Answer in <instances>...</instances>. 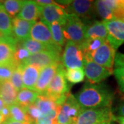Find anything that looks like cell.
I'll return each instance as SVG.
<instances>
[{"label": "cell", "instance_id": "19", "mask_svg": "<svg viewBox=\"0 0 124 124\" xmlns=\"http://www.w3.org/2000/svg\"><path fill=\"white\" fill-rule=\"evenodd\" d=\"M40 10L41 6L35 1H26L17 17L28 22H36L40 17Z\"/></svg>", "mask_w": 124, "mask_h": 124}, {"label": "cell", "instance_id": "13", "mask_svg": "<svg viewBox=\"0 0 124 124\" xmlns=\"http://www.w3.org/2000/svg\"><path fill=\"white\" fill-rule=\"evenodd\" d=\"M35 104L42 115L52 120L57 119L62 107V106H57L51 98L44 94L38 95Z\"/></svg>", "mask_w": 124, "mask_h": 124}, {"label": "cell", "instance_id": "21", "mask_svg": "<svg viewBox=\"0 0 124 124\" xmlns=\"http://www.w3.org/2000/svg\"><path fill=\"white\" fill-rule=\"evenodd\" d=\"M17 42L22 47L28 50L31 54L38 53L40 52L48 50H51V49H57V50H62V48L59 47L57 44H44L39 42L37 41L32 39L31 38H28V39L22 41H17Z\"/></svg>", "mask_w": 124, "mask_h": 124}, {"label": "cell", "instance_id": "26", "mask_svg": "<svg viewBox=\"0 0 124 124\" xmlns=\"http://www.w3.org/2000/svg\"><path fill=\"white\" fill-rule=\"evenodd\" d=\"M8 108L10 111V119L16 121H19V122L35 123V122L31 121L30 118L27 115L25 109L17 105V103L10 106H8Z\"/></svg>", "mask_w": 124, "mask_h": 124}, {"label": "cell", "instance_id": "33", "mask_svg": "<svg viewBox=\"0 0 124 124\" xmlns=\"http://www.w3.org/2000/svg\"><path fill=\"white\" fill-rule=\"evenodd\" d=\"M10 82L12 84L14 88L19 91L23 88L22 81V66L19 65L14 70L13 75L10 79Z\"/></svg>", "mask_w": 124, "mask_h": 124}, {"label": "cell", "instance_id": "32", "mask_svg": "<svg viewBox=\"0 0 124 124\" xmlns=\"http://www.w3.org/2000/svg\"><path fill=\"white\" fill-rule=\"evenodd\" d=\"M19 65L16 62L0 65V82L9 81L14 70Z\"/></svg>", "mask_w": 124, "mask_h": 124}, {"label": "cell", "instance_id": "38", "mask_svg": "<svg viewBox=\"0 0 124 124\" xmlns=\"http://www.w3.org/2000/svg\"><path fill=\"white\" fill-rule=\"evenodd\" d=\"M54 120H52L42 115L35 121V124H53Z\"/></svg>", "mask_w": 124, "mask_h": 124}, {"label": "cell", "instance_id": "9", "mask_svg": "<svg viewBox=\"0 0 124 124\" xmlns=\"http://www.w3.org/2000/svg\"><path fill=\"white\" fill-rule=\"evenodd\" d=\"M67 15L64 8L55 1L53 4L41 6L39 17L48 26L54 22L60 23L63 26L66 22Z\"/></svg>", "mask_w": 124, "mask_h": 124}, {"label": "cell", "instance_id": "40", "mask_svg": "<svg viewBox=\"0 0 124 124\" xmlns=\"http://www.w3.org/2000/svg\"><path fill=\"white\" fill-rule=\"evenodd\" d=\"M35 1L40 6H44L53 4L54 3H55V1H52V0H39V1Z\"/></svg>", "mask_w": 124, "mask_h": 124}, {"label": "cell", "instance_id": "49", "mask_svg": "<svg viewBox=\"0 0 124 124\" xmlns=\"http://www.w3.org/2000/svg\"><path fill=\"white\" fill-rule=\"evenodd\" d=\"M2 4H3V1H0V6L2 5Z\"/></svg>", "mask_w": 124, "mask_h": 124}, {"label": "cell", "instance_id": "42", "mask_svg": "<svg viewBox=\"0 0 124 124\" xmlns=\"http://www.w3.org/2000/svg\"><path fill=\"white\" fill-rule=\"evenodd\" d=\"M118 114L119 116L124 117V102H123L118 108Z\"/></svg>", "mask_w": 124, "mask_h": 124}, {"label": "cell", "instance_id": "43", "mask_svg": "<svg viewBox=\"0 0 124 124\" xmlns=\"http://www.w3.org/2000/svg\"><path fill=\"white\" fill-rule=\"evenodd\" d=\"M116 121H117L119 124H124V117L122 116H118L116 118Z\"/></svg>", "mask_w": 124, "mask_h": 124}, {"label": "cell", "instance_id": "15", "mask_svg": "<svg viewBox=\"0 0 124 124\" xmlns=\"http://www.w3.org/2000/svg\"><path fill=\"white\" fill-rule=\"evenodd\" d=\"M62 62H59L42 68L40 71L39 75L35 87V91L39 94H44L46 89L50 84L51 80L55 75L58 68Z\"/></svg>", "mask_w": 124, "mask_h": 124}, {"label": "cell", "instance_id": "27", "mask_svg": "<svg viewBox=\"0 0 124 124\" xmlns=\"http://www.w3.org/2000/svg\"><path fill=\"white\" fill-rule=\"evenodd\" d=\"M54 43L62 48L65 44L66 39L63 35V25L60 23L54 22L49 26Z\"/></svg>", "mask_w": 124, "mask_h": 124}, {"label": "cell", "instance_id": "12", "mask_svg": "<svg viewBox=\"0 0 124 124\" xmlns=\"http://www.w3.org/2000/svg\"><path fill=\"white\" fill-rule=\"evenodd\" d=\"M67 14H73L79 18L89 19L93 17L95 11L93 1L75 0L71 1L70 4L65 8Z\"/></svg>", "mask_w": 124, "mask_h": 124}, {"label": "cell", "instance_id": "45", "mask_svg": "<svg viewBox=\"0 0 124 124\" xmlns=\"http://www.w3.org/2000/svg\"><path fill=\"white\" fill-rule=\"evenodd\" d=\"M5 120L3 117V116L1 115V114L0 113V124H3V123L4 122Z\"/></svg>", "mask_w": 124, "mask_h": 124}, {"label": "cell", "instance_id": "20", "mask_svg": "<svg viewBox=\"0 0 124 124\" xmlns=\"http://www.w3.org/2000/svg\"><path fill=\"white\" fill-rule=\"evenodd\" d=\"M108 32L103 21H94L88 26H85V39L100 38L107 39Z\"/></svg>", "mask_w": 124, "mask_h": 124}, {"label": "cell", "instance_id": "22", "mask_svg": "<svg viewBox=\"0 0 124 124\" xmlns=\"http://www.w3.org/2000/svg\"><path fill=\"white\" fill-rule=\"evenodd\" d=\"M17 91L10 81L0 82V98L5 106H10L16 103Z\"/></svg>", "mask_w": 124, "mask_h": 124}, {"label": "cell", "instance_id": "18", "mask_svg": "<svg viewBox=\"0 0 124 124\" xmlns=\"http://www.w3.org/2000/svg\"><path fill=\"white\" fill-rule=\"evenodd\" d=\"M40 69L34 65H27L22 66V81L23 88L35 90V87L39 75Z\"/></svg>", "mask_w": 124, "mask_h": 124}, {"label": "cell", "instance_id": "37", "mask_svg": "<svg viewBox=\"0 0 124 124\" xmlns=\"http://www.w3.org/2000/svg\"><path fill=\"white\" fill-rule=\"evenodd\" d=\"M114 64L115 66V68L124 66V54L121 53H116Z\"/></svg>", "mask_w": 124, "mask_h": 124}, {"label": "cell", "instance_id": "25", "mask_svg": "<svg viewBox=\"0 0 124 124\" xmlns=\"http://www.w3.org/2000/svg\"><path fill=\"white\" fill-rule=\"evenodd\" d=\"M12 19L6 12L3 4L0 6V32L6 37H12Z\"/></svg>", "mask_w": 124, "mask_h": 124}, {"label": "cell", "instance_id": "3", "mask_svg": "<svg viewBox=\"0 0 124 124\" xmlns=\"http://www.w3.org/2000/svg\"><path fill=\"white\" fill-rule=\"evenodd\" d=\"M111 107L82 108L73 124H101L116 121Z\"/></svg>", "mask_w": 124, "mask_h": 124}, {"label": "cell", "instance_id": "14", "mask_svg": "<svg viewBox=\"0 0 124 124\" xmlns=\"http://www.w3.org/2000/svg\"><path fill=\"white\" fill-rule=\"evenodd\" d=\"M17 41L13 37L3 36L0 38V65L8 64L14 60Z\"/></svg>", "mask_w": 124, "mask_h": 124}, {"label": "cell", "instance_id": "17", "mask_svg": "<svg viewBox=\"0 0 124 124\" xmlns=\"http://www.w3.org/2000/svg\"><path fill=\"white\" fill-rule=\"evenodd\" d=\"M35 22H28L16 17L12 19V37L17 41H22L30 38V32L32 26Z\"/></svg>", "mask_w": 124, "mask_h": 124}, {"label": "cell", "instance_id": "6", "mask_svg": "<svg viewBox=\"0 0 124 124\" xmlns=\"http://www.w3.org/2000/svg\"><path fill=\"white\" fill-rule=\"evenodd\" d=\"M81 109L75 96L69 93L65 101L62 105L57 118L58 124H73Z\"/></svg>", "mask_w": 124, "mask_h": 124}, {"label": "cell", "instance_id": "34", "mask_svg": "<svg viewBox=\"0 0 124 124\" xmlns=\"http://www.w3.org/2000/svg\"><path fill=\"white\" fill-rule=\"evenodd\" d=\"M31 54L26 50L25 48L22 47L20 45L18 44H17L16 50L14 54V60L17 63L18 65H21L23 62H24L26 59L29 57Z\"/></svg>", "mask_w": 124, "mask_h": 124}, {"label": "cell", "instance_id": "16", "mask_svg": "<svg viewBox=\"0 0 124 124\" xmlns=\"http://www.w3.org/2000/svg\"><path fill=\"white\" fill-rule=\"evenodd\" d=\"M30 38L44 44H55L52 38L49 27L41 21L33 24L30 32Z\"/></svg>", "mask_w": 124, "mask_h": 124}, {"label": "cell", "instance_id": "36", "mask_svg": "<svg viewBox=\"0 0 124 124\" xmlns=\"http://www.w3.org/2000/svg\"><path fill=\"white\" fill-rule=\"evenodd\" d=\"M113 73L119 84L120 90L124 93V66L115 68Z\"/></svg>", "mask_w": 124, "mask_h": 124}, {"label": "cell", "instance_id": "4", "mask_svg": "<svg viewBox=\"0 0 124 124\" xmlns=\"http://www.w3.org/2000/svg\"><path fill=\"white\" fill-rule=\"evenodd\" d=\"M85 25L82 20L73 14H68L66 23L63 26L65 39L81 45L85 40Z\"/></svg>", "mask_w": 124, "mask_h": 124}, {"label": "cell", "instance_id": "1", "mask_svg": "<svg viewBox=\"0 0 124 124\" xmlns=\"http://www.w3.org/2000/svg\"><path fill=\"white\" fill-rule=\"evenodd\" d=\"M81 108L111 107L114 93L105 84L86 83L75 97Z\"/></svg>", "mask_w": 124, "mask_h": 124}, {"label": "cell", "instance_id": "44", "mask_svg": "<svg viewBox=\"0 0 124 124\" xmlns=\"http://www.w3.org/2000/svg\"><path fill=\"white\" fill-rule=\"evenodd\" d=\"M5 106L4 103L3 102V101L1 100V99L0 98V111L1 110V109Z\"/></svg>", "mask_w": 124, "mask_h": 124}, {"label": "cell", "instance_id": "23", "mask_svg": "<svg viewBox=\"0 0 124 124\" xmlns=\"http://www.w3.org/2000/svg\"><path fill=\"white\" fill-rule=\"evenodd\" d=\"M39 94L35 90L23 88L17 93L16 103L23 108L35 103Z\"/></svg>", "mask_w": 124, "mask_h": 124}, {"label": "cell", "instance_id": "31", "mask_svg": "<svg viewBox=\"0 0 124 124\" xmlns=\"http://www.w3.org/2000/svg\"><path fill=\"white\" fill-rule=\"evenodd\" d=\"M65 77L71 84H78L84 80V71L82 68L66 69L65 71Z\"/></svg>", "mask_w": 124, "mask_h": 124}, {"label": "cell", "instance_id": "46", "mask_svg": "<svg viewBox=\"0 0 124 124\" xmlns=\"http://www.w3.org/2000/svg\"><path fill=\"white\" fill-rule=\"evenodd\" d=\"M53 124H58L57 121V119H56V120H54V121Z\"/></svg>", "mask_w": 124, "mask_h": 124}, {"label": "cell", "instance_id": "7", "mask_svg": "<svg viewBox=\"0 0 124 124\" xmlns=\"http://www.w3.org/2000/svg\"><path fill=\"white\" fill-rule=\"evenodd\" d=\"M62 50L51 49L42 51L38 53L31 54L21 64L24 66L27 65H34L39 67L40 69L53 65L54 63L61 62L60 54Z\"/></svg>", "mask_w": 124, "mask_h": 124}, {"label": "cell", "instance_id": "10", "mask_svg": "<svg viewBox=\"0 0 124 124\" xmlns=\"http://www.w3.org/2000/svg\"><path fill=\"white\" fill-rule=\"evenodd\" d=\"M103 22L108 32L107 40L116 50L124 44V20L115 19Z\"/></svg>", "mask_w": 124, "mask_h": 124}, {"label": "cell", "instance_id": "29", "mask_svg": "<svg viewBox=\"0 0 124 124\" xmlns=\"http://www.w3.org/2000/svg\"><path fill=\"white\" fill-rule=\"evenodd\" d=\"M110 9L115 19L124 20V0H103Z\"/></svg>", "mask_w": 124, "mask_h": 124}, {"label": "cell", "instance_id": "39", "mask_svg": "<svg viewBox=\"0 0 124 124\" xmlns=\"http://www.w3.org/2000/svg\"><path fill=\"white\" fill-rule=\"evenodd\" d=\"M0 113L1 114V115L3 116V117H4L5 121L10 119V111H9L8 106H5L1 109V110L0 111Z\"/></svg>", "mask_w": 124, "mask_h": 124}, {"label": "cell", "instance_id": "11", "mask_svg": "<svg viewBox=\"0 0 124 124\" xmlns=\"http://www.w3.org/2000/svg\"><path fill=\"white\" fill-rule=\"evenodd\" d=\"M84 69L88 83L92 84H99L113 74V70L99 66L92 61H85Z\"/></svg>", "mask_w": 124, "mask_h": 124}, {"label": "cell", "instance_id": "24", "mask_svg": "<svg viewBox=\"0 0 124 124\" xmlns=\"http://www.w3.org/2000/svg\"><path fill=\"white\" fill-rule=\"evenodd\" d=\"M107 39L94 38L85 39L84 41L80 45V47L84 55L85 61H89L90 55L96 50H97Z\"/></svg>", "mask_w": 124, "mask_h": 124}, {"label": "cell", "instance_id": "5", "mask_svg": "<svg viewBox=\"0 0 124 124\" xmlns=\"http://www.w3.org/2000/svg\"><path fill=\"white\" fill-rule=\"evenodd\" d=\"M62 65L66 69L82 68L84 69L85 59L79 45L68 41L62 54Z\"/></svg>", "mask_w": 124, "mask_h": 124}, {"label": "cell", "instance_id": "35", "mask_svg": "<svg viewBox=\"0 0 124 124\" xmlns=\"http://www.w3.org/2000/svg\"><path fill=\"white\" fill-rule=\"evenodd\" d=\"M24 109H25V110L28 116L30 118L31 121H32V122H35L37 120L42 116L41 112L39 110V108L36 106V105L35 103L27 106Z\"/></svg>", "mask_w": 124, "mask_h": 124}, {"label": "cell", "instance_id": "30", "mask_svg": "<svg viewBox=\"0 0 124 124\" xmlns=\"http://www.w3.org/2000/svg\"><path fill=\"white\" fill-rule=\"evenodd\" d=\"M95 11L103 19V21H110L115 19L112 10L103 1V0H98L94 1Z\"/></svg>", "mask_w": 124, "mask_h": 124}, {"label": "cell", "instance_id": "2", "mask_svg": "<svg viewBox=\"0 0 124 124\" xmlns=\"http://www.w3.org/2000/svg\"><path fill=\"white\" fill-rule=\"evenodd\" d=\"M65 71L61 63L44 93V94L51 98L57 106H62L70 93L69 86L65 77Z\"/></svg>", "mask_w": 124, "mask_h": 124}, {"label": "cell", "instance_id": "8", "mask_svg": "<svg viewBox=\"0 0 124 124\" xmlns=\"http://www.w3.org/2000/svg\"><path fill=\"white\" fill-rule=\"evenodd\" d=\"M116 50L108 42V40L90 55L89 61L96 63L101 66L112 70L115 63Z\"/></svg>", "mask_w": 124, "mask_h": 124}, {"label": "cell", "instance_id": "28", "mask_svg": "<svg viewBox=\"0 0 124 124\" xmlns=\"http://www.w3.org/2000/svg\"><path fill=\"white\" fill-rule=\"evenodd\" d=\"M26 1L6 0L3 1V6L10 17L15 18L20 13Z\"/></svg>", "mask_w": 124, "mask_h": 124}, {"label": "cell", "instance_id": "41", "mask_svg": "<svg viewBox=\"0 0 124 124\" xmlns=\"http://www.w3.org/2000/svg\"><path fill=\"white\" fill-rule=\"evenodd\" d=\"M3 124H35V123H31V122H19V121H16L14 120L11 119H8L6 120Z\"/></svg>", "mask_w": 124, "mask_h": 124}, {"label": "cell", "instance_id": "47", "mask_svg": "<svg viewBox=\"0 0 124 124\" xmlns=\"http://www.w3.org/2000/svg\"><path fill=\"white\" fill-rule=\"evenodd\" d=\"M3 34H2V33H1V32H0V38H1V37H3Z\"/></svg>", "mask_w": 124, "mask_h": 124}, {"label": "cell", "instance_id": "48", "mask_svg": "<svg viewBox=\"0 0 124 124\" xmlns=\"http://www.w3.org/2000/svg\"><path fill=\"white\" fill-rule=\"evenodd\" d=\"M101 124H111V123H110V122H106V123H103Z\"/></svg>", "mask_w": 124, "mask_h": 124}]
</instances>
